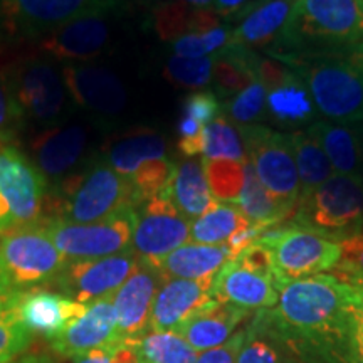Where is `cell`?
Wrapping results in <instances>:
<instances>
[{
  "label": "cell",
  "instance_id": "6da1fadb",
  "mask_svg": "<svg viewBox=\"0 0 363 363\" xmlns=\"http://www.w3.org/2000/svg\"><path fill=\"white\" fill-rule=\"evenodd\" d=\"M267 316L274 328L311 342L353 343L358 316L355 286L333 274L291 281L281 286L278 305L267 310Z\"/></svg>",
  "mask_w": 363,
  "mask_h": 363
},
{
  "label": "cell",
  "instance_id": "7a4b0ae2",
  "mask_svg": "<svg viewBox=\"0 0 363 363\" xmlns=\"http://www.w3.org/2000/svg\"><path fill=\"white\" fill-rule=\"evenodd\" d=\"M274 59L305 81L320 115L345 125L363 120V44Z\"/></svg>",
  "mask_w": 363,
  "mask_h": 363
},
{
  "label": "cell",
  "instance_id": "3957f363",
  "mask_svg": "<svg viewBox=\"0 0 363 363\" xmlns=\"http://www.w3.org/2000/svg\"><path fill=\"white\" fill-rule=\"evenodd\" d=\"M357 44H363V0H294L283 38L267 56Z\"/></svg>",
  "mask_w": 363,
  "mask_h": 363
},
{
  "label": "cell",
  "instance_id": "277c9868",
  "mask_svg": "<svg viewBox=\"0 0 363 363\" xmlns=\"http://www.w3.org/2000/svg\"><path fill=\"white\" fill-rule=\"evenodd\" d=\"M57 217L54 219L91 224L136 208L142 203L133 184L108 165L96 162L59 184L56 194Z\"/></svg>",
  "mask_w": 363,
  "mask_h": 363
},
{
  "label": "cell",
  "instance_id": "5b68a950",
  "mask_svg": "<svg viewBox=\"0 0 363 363\" xmlns=\"http://www.w3.org/2000/svg\"><path fill=\"white\" fill-rule=\"evenodd\" d=\"M293 225L340 240L363 233V185L360 177L331 175L299 199Z\"/></svg>",
  "mask_w": 363,
  "mask_h": 363
},
{
  "label": "cell",
  "instance_id": "8992f818",
  "mask_svg": "<svg viewBox=\"0 0 363 363\" xmlns=\"http://www.w3.org/2000/svg\"><path fill=\"white\" fill-rule=\"evenodd\" d=\"M269 252L279 288L291 281L325 274L338 264L342 244L303 227H269L256 240Z\"/></svg>",
  "mask_w": 363,
  "mask_h": 363
},
{
  "label": "cell",
  "instance_id": "52a82bcc",
  "mask_svg": "<svg viewBox=\"0 0 363 363\" xmlns=\"http://www.w3.org/2000/svg\"><path fill=\"white\" fill-rule=\"evenodd\" d=\"M211 296L247 311L272 310L279 301V284L274 278L269 252L254 242L229 261L212 281Z\"/></svg>",
  "mask_w": 363,
  "mask_h": 363
},
{
  "label": "cell",
  "instance_id": "ba28073f",
  "mask_svg": "<svg viewBox=\"0 0 363 363\" xmlns=\"http://www.w3.org/2000/svg\"><path fill=\"white\" fill-rule=\"evenodd\" d=\"M67 259L40 224L11 230L0 239V276L9 291L56 279Z\"/></svg>",
  "mask_w": 363,
  "mask_h": 363
},
{
  "label": "cell",
  "instance_id": "9c48e42d",
  "mask_svg": "<svg viewBox=\"0 0 363 363\" xmlns=\"http://www.w3.org/2000/svg\"><path fill=\"white\" fill-rule=\"evenodd\" d=\"M247 160L257 179L274 201L294 214L299 201V177L289 133L274 131L262 125L240 126Z\"/></svg>",
  "mask_w": 363,
  "mask_h": 363
},
{
  "label": "cell",
  "instance_id": "30bf717a",
  "mask_svg": "<svg viewBox=\"0 0 363 363\" xmlns=\"http://www.w3.org/2000/svg\"><path fill=\"white\" fill-rule=\"evenodd\" d=\"M4 76L22 120L45 128L59 125L66 115L69 94L65 79L51 62L26 59L12 66Z\"/></svg>",
  "mask_w": 363,
  "mask_h": 363
},
{
  "label": "cell",
  "instance_id": "8fae6325",
  "mask_svg": "<svg viewBox=\"0 0 363 363\" xmlns=\"http://www.w3.org/2000/svg\"><path fill=\"white\" fill-rule=\"evenodd\" d=\"M48 180L16 147L0 150V234L40 222Z\"/></svg>",
  "mask_w": 363,
  "mask_h": 363
},
{
  "label": "cell",
  "instance_id": "7c38bea8",
  "mask_svg": "<svg viewBox=\"0 0 363 363\" xmlns=\"http://www.w3.org/2000/svg\"><path fill=\"white\" fill-rule=\"evenodd\" d=\"M40 224L67 261L98 259L130 251L135 208L91 224H74L59 219H45Z\"/></svg>",
  "mask_w": 363,
  "mask_h": 363
},
{
  "label": "cell",
  "instance_id": "4fadbf2b",
  "mask_svg": "<svg viewBox=\"0 0 363 363\" xmlns=\"http://www.w3.org/2000/svg\"><path fill=\"white\" fill-rule=\"evenodd\" d=\"M138 262L140 257L133 249L98 259L67 261L56 278V286L72 301L91 305L98 299L111 298L138 267Z\"/></svg>",
  "mask_w": 363,
  "mask_h": 363
},
{
  "label": "cell",
  "instance_id": "5bb4252c",
  "mask_svg": "<svg viewBox=\"0 0 363 363\" xmlns=\"http://www.w3.org/2000/svg\"><path fill=\"white\" fill-rule=\"evenodd\" d=\"M190 242V220L177 211L165 194L143 201L135 208L131 249L140 259L155 262Z\"/></svg>",
  "mask_w": 363,
  "mask_h": 363
},
{
  "label": "cell",
  "instance_id": "9a60e30c",
  "mask_svg": "<svg viewBox=\"0 0 363 363\" xmlns=\"http://www.w3.org/2000/svg\"><path fill=\"white\" fill-rule=\"evenodd\" d=\"M118 6L120 0H0L9 24L27 35L48 34L79 17L110 12Z\"/></svg>",
  "mask_w": 363,
  "mask_h": 363
},
{
  "label": "cell",
  "instance_id": "2e32d148",
  "mask_svg": "<svg viewBox=\"0 0 363 363\" xmlns=\"http://www.w3.org/2000/svg\"><path fill=\"white\" fill-rule=\"evenodd\" d=\"M162 281L155 267L140 259L138 267L111 296L121 342H135L150 331L153 301Z\"/></svg>",
  "mask_w": 363,
  "mask_h": 363
},
{
  "label": "cell",
  "instance_id": "e0dca14e",
  "mask_svg": "<svg viewBox=\"0 0 363 363\" xmlns=\"http://www.w3.org/2000/svg\"><path fill=\"white\" fill-rule=\"evenodd\" d=\"M62 79L72 103L91 115L115 118L125 110L126 91L115 72L91 65H67Z\"/></svg>",
  "mask_w": 363,
  "mask_h": 363
},
{
  "label": "cell",
  "instance_id": "ac0fdd59",
  "mask_svg": "<svg viewBox=\"0 0 363 363\" xmlns=\"http://www.w3.org/2000/svg\"><path fill=\"white\" fill-rule=\"evenodd\" d=\"M9 299L21 323L33 335H43L49 340L59 337L88 308L65 294L44 289L9 291Z\"/></svg>",
  "mask_w": 363,
  "mask_h": 363
},
{
  "label": "cell",
  "instance_id": "d6986e66",
  "mask_svg": "<svg viewBox=\"0 0 363 363\" xmlns=\"http://www.w3.org/2000/svg\"><path fill=\"white\" fill-rule=\"evenodd\" d=\"M118 342L121 340L118 335L113 298H104L88 305L78 320L72 321L59 337L51 340V345L59 355L78 358Z\"/></svg>",
  "mask_w": 363,
  "mask_h": 363
},
{
  "label": "cell",
  "instance_id": "ffe728a7",
  "mask_svg": "<svg viewBox=\"0 0 363 363\" xmlns=\"http://www.w3.org/2000/svg\"><path fill=\"white\" fill-rule=\"evenodd\" d=\"M110 34L108 12L93 13L48 33L40 43V48L57 61L83 65L103 51Z\"/></svg>",
  "mask_w": 363,
  "mask_h": 363
},
{
  "label": "cell",
  "instance_id": "44dd1931",
  "mask_svg": "<svg viewBox=\"0 0 363 363\" xmlns=\"http://www.w3.org/2000/svg\"><path fill=\"white\" fill-rule=\"evenodd\" d=\"M86 147L88 135L83 126L74 123L56 125L35 138L33 143V162L45 180L61 184L83 160Z\"/></svg>",
  "mask_w": 363,
  "mask_h": 363
},
{
  "label": "cell",
  "instance_id": "7402d4cb",
  "mask_svg": "<svg viewBox=\"0 0 363 363\" xmlns=\"http://www.w3.org/2000/svg\"><path fill=\"white\" fill-rule=\"evenodd\" d=\"M212 281L163 279L153 301L150 330L177 331L212 301Z\"/></svg>",
  "mask_w": 363,
  "mask_h": 363
},
{
  "label": "cell",
  "instance_id": "603a6c76",
  "mask_svg": "<svg viewBox=\"0 0 363 363\" xmlns=\"http://www.w3.org/2000/svg\"><path fill=\"white\" fill-rule=\"evenodd\" d=\"M294 0H261L233 29L230 43L249 51L269 52L283 38Z\"/></svg>",
  "mask_w": 363,
  "mask_h": 363
},
{
  "label": "cell",
  "instance_id": "cb8c5ba5",
  "mask_svg": "<svg viewBox=\"0 0 363 363\" xmlns=\"http://www.w3.org/2000/svg\"><path fill=\"white\" fill-rule=\"evenodd\" d=\"M251 311L212 299L208 305L189 318L177 333L199 353L220 347L238 331Z\"/></svg>",
  "mask_w": 363,
  "mask_h": 363
},
{
  "label": "cell",
  "instance_id": "d4e9b609",
  "mask_svg": "<svg viewBox=\"0 0 363 363\" xmlns=\"http://www.w3.org/2000/svg\"><path fill=\"white\" fill-rule=\"evenodd\" d=\"M320 116L313 96L296 72L283 84L266 91V120L289 133L310 128Z\"/></svg>",
  "mask_w": 363,
  "mask_h": 363
},
{
  "label": "cell",
  "instance_id": "484cf974",
  "mask_svg": "<svg viewBox=\"0 0 363 363\" xmlns=\"http://www.w3.org/2000/svg\"><path fill=\"white\" fill-rule=\"evenodd\" d=\"M233 259V252L227 244L207 246V244L187 242L162 259L147 262L160 272L163 279L206 281L214 279L217 272Z\"/></svg>",
  "mask_w": 363,
  "mask_h": 363
},
{
  "label": "cell",
  "instance_id": "4316f807",
  "mask_svg": "<svg viewBox=\"0 0 363 363\" xmlns=\"http://www.w3.org/2000/svg\"><path fill=\"white\" fill-rule=\"evenodd\" d=\"M163 194L190 222L199 219L217 203L214 194L208 187L202 160L197 158H185L177 163L174 175Z\"/></svg>",
  "mask_w": 363,
  "mask_h": 363
},
{
  "label": "cell",
  "instance_id": "83f0119b",
  "mask_svg": "<svg viewBox=\"0 0 363 363\" xmlns=\"http://www.w3.org/2000/svg\"><path fill=\"white\" fill-rule=\"evenodd\" d=\"M308 131L320 142L335 174L360 177L363 169V128L316 121Z\"/></svg>",
  "mask_w": 363,
  "mask_h": 363
},
{
  "label": "cell",
  "instance_id": "f1b7e54d",
  "mask_svg": "<svg viewBox=\"0 0 363 363\" xmlns=\"http://www.w3.org/2000/svg\"><path fill=\"white\" fill-rule=\"evenodd\" d=\"M222 17L217 16L214 9L194 7L182 2H163L153 11V27L163 40L184 38L189 34L206 33L216 29Z\"/></svg>",
  "mask_w": 363,
  "mask_h": 363
},
{
  "label": "cell",
  "instance_id": "f546056e",
  "mask_svg": "<svg viewBox=\"0 0 363 363\" xmlns=\"http://www.w3.org/2000/svg\"><path fill=\"white\" fill-rule=\"evenodd\" d=\"M153 158H167L165 138L153 130H138L113 145L108 153V165L130 179L142 163Z\"/></svg>",
  "mask_w": 363,
  "mask_h": 363
},
{
  "label": "cell",
  "instance_id": "4dcf8cb0",
  "mask_svg": "<svg viewBox=\"0 0 363 363\" xmlns=\"http://www.w3.org/2000/svg\"><path fill=\"white\" fill-rule=\"evenodd\" d=\"M289 140H291L294 160L298 167L299 189H301L299 199H303L321 184H325L331 175H335V170L320 142L308 128L289 133Z\"/></svg>",
  "mask_w": 363,
  "mask_h": 363
},
{
  "label": "cell",
  "instance_id": "1f68e13d",
  "mask_svg": "<svg viewBox=\"0 0 363 363\" xmlns=\"http://www.w3.org/2000/svg\"><path fill=\"white\" fill-rule=\"evenodd\" d=\"M234 206H238L244 217L254 225L274 227L283 224L288 217H291V214L281 207L274 201V197L264 189L249 160H246V180H244L242 190H240Z\"/></svg>",
  "mask_w": 363,
  "mask_h": 363
},
{
  "label": "cell",
  "instance_id": "d6a6232c",
  "mask_svg": "<svg viewBox=\"0 0 363 363\" xmlns=\"http://www.w3.org/2000/svg\"><path fill=\"white\" fill-rule=\"evenodd\" d=\"M249 222L234 203L217 202L211 211L190 222V240L195 244H227Z\"/></svg>",
  "mask_w": 363,
  "mask_h": 363
},
{
  "label": "cell",
  "instance_id": "836d02e7",
  "mask_svg": "<svg viewBox=\"0 0 363 363\" xmlns=\"http://www.w3.org/2000/svg\"><path fill=\"white\" fill-rule=\"evenodd\" d=\"M133 343L142 363H194L199 352L177 331L150 330Z\"/></svg>",
  "mask_w": 363,
  "mask_h": 363
},
{
  "label": "cell",
  "instance_id": "e575fe53",
  "mask_svg": "<svg viewBox=\"0 0 363 363\" xmlns=\"http://www.w3.org/2000/svg\"><path fill=\"white\" fill-rule=\"evenodd\" d=\"M202 158H227V160H247L240 126L227 118L224 113L216 116L203 130Z\"/></svg>",
  "mask_w": 363,
  "mask_h": 363
},
{
  "label": "cell",
  "instance_id": "d590c367",
  "mask_svg": "<svg viewBox=\"0 0 363 363\" xmlns=\"http://www.w3.org/2000/svg\"><path fill=\"white\" fill-rule=\"evenodd\" d=\"M208 187L217 202L234 203L238 201L244 180H246V160H227V158H202Z\"/></svg>",
  "mask_w": 363,
  "mask_h": 363
},
{
  "label": "cell",
  "instance_id": "8d00e7d4",
  "mask_svg": "<svg viewBox=\"0 0 363 363\" xmlns=\"http://www.w3.org/2000/svg\"><path fill=\"white\" fill-rule=\"evenodd\" d=\"M216 57H180L174 54L165 65V78L179 88L201 91L212 83Z\"/></svg>",
  "mask_w": 363,
  "mask_h": 363
},
{
  "label": "cell",
  "instance_id": "74e56055",
  "mask_svg": "<svg viewBox=\"0 0 363 363\" xmlns=\"http://www.w3.org/2000/svg\"><path fill=\"white\" fill-rule=\"evenodd\" d=\"M220 113L238 126L257 125L266 121V89L259 81H254L246 89L222 103Z\"/></svg>",
  "mask_w": 363,
  "mask_h": 363
},
{
  "label": "cell",
  "instance_id": "f35d334b",
  "mask_svg": "<svg viewBox=\"0 0 363 363\" xmlns=\"http://www.w3.org/2000/svg\"><path fill=\"white\" fill-rule=\"evenodd\" d=\"M33 342V333L21 323L11 305L9 293L0 298V363L21 357Z\"/></svg>",
  "mask_w": 363,
  "mask_h": 363
},
{
  "label": "cell",
  "instance_id": "ab89813d",
  "mask_svg": "<svg viewBox=\"0 0 363 363\" xmlns=\"http://www.w3.org/2000/svg\"><path fill=\"white\" fill-rule=\"evenodd\" d=\"M238 363H284L283 353L271 340L261 311L246 328V340L239 352Z\"/></svg>",
  "mask_w": 363,
  "mask_h": 363
},
{
  "label": "cell",
  "instance_id": "60d3db41",
  "mask_svg": "<svg viewBox=\"0 0 363 363\" xmlns=\"http://www.w3.org/2000/svg\"><path fill=\"white\" fill-rule=\"evenodd\" d=\"M233 40V29L219 26L206 33L189 34L172 43L175 56L180 57H207L219 56Z\"/></svg>",
  "mask_w": 363,
  "mask_h": 363
},
{
  "label": "cell",
  "instance_id": "b9f144b4",
  "mask_svg": "<svg viewBox=\"0 0 363 363\" xmlns=\"http://www.w3.org/2000/svg\"><path fill=\"white\" fill-rule=\"evenodd\" d=\"M340 244H342V256L330 274L347 284L363 286V233L350 235Z\"/></svg>",
  "mask_w": 363,
  "mask_h": 363
},
{
  "label": "cell",
  "instance_id": "7bdbcfd3",
  "mask_svg": "<svg viewBox=\"0 0 363 363\" xmlns=\"http://www.w3.org/2000/svg\"><path fill=\"white\" fill-rule=\"evenodd\" d=\"M22 125L24 120L13 103L6 76L0 74V150L11 147L13 136Z\"/></svg>",
  "mask_w": 363,
  "mask_h": 363
},
{
  "label": "cell",
  "instance_id": "ee69618b",
  "mask_svg": "<svg viewBox=\"0 0 363 363\" xmlns=\"http://www.w3.org/2000/svg\"><path fill=\"white\" fill-rule=\"evenodd\" d=\"M222 104L219 101V96L211 89H201L194 91L184 99L182 104V116H189L192 120L199 121V123L206 126L211 123L216 116L220 115Z\"/></svg>",
  "mask_w": 363,
  "mask_h": 363
},
{
  "label": "cell",
  "instance_id": "f6af8a7d",
  "mask_svg": "<svg viewBox=\"0 0 363 363\" xmlns=\"http://www.w3.org/2000/svg\"><path fill=\"white\" fill-rule=\"evenodd\" d=\"M74 360L76 363H142L133 343L130 342H118L103 350L86 353Z\"/></svg>",
  "mask_w": 363,
  "mask_h": 363
},
{
  "label": "cell",
  "instance_id": "bcb514c9",
  "mask_svg": "<svg viewBox=\"0 0 363 363\" xmlns=\"http://www.w3.org/2000/svg\"><path fill=\"white\" fill-rule=\"evenodd\" d=\"M293 74V69L281 62L279 59L271 56H259L256 65V78L264 86L266 91H269L276 86L283 84L289 76Z\"/></svg>",
  "mask_w": 363,
  "mask_h": 363
},
{
  "label": "cell",
  "instance_id": "7dc6e473",
  "mask_svg": "<svg viewBox=\"0 0 363 363\" xmlns=\"http://www.w3.org/2000/svg\"><path fill=\"white\" fill-rule=\"evenodd\" d=\"M246 340V330H239L224 345L212 348V350L199 353L194 363H238L240 348Z\"/></svg>",
  "mask_w": 363,
  "mask_h": 363
},
{
  "label": "cell",
  "instance_id": "c3c4849f",
  "mask_svg": "<svg viewBox=\"0 0 363 363\" xmlns=\"http://www.w3.org/2000/svg\"><path fill=\"white\" fill-rule=\"evenodd\" d=\"M261 0H214L212 9L222 19H230V17H242L259 4Z\"/></svg>",
  "mask_w": 363,
  "mask_h": 363
},
{
  "label": "cell",
  "instance_id": "681fc988",
  "mask_svg": "<svg viewBox=\"0 0 363 363\" xmlns=\"http://www.w3.org/2000/svg\"><path fill=\"white\" fill-rule=\"evenodd\" d=\"M353 353H355V362L363 363V313L358 308L355 335H353Z\"/></svg>",
  "mask_w": 363,
  "mask_h": 363
},
{
  "label": "cell",
  "instance_id": "f907efd6",
  "mask_svg": "<svg viewBox=\"0 0 363 363\" xmlns=\"http://www.w3.org/2000/svg\"><path fill=\"white\" fill-rule=\"evenodd\" d=\"M170 2L189 4V6L202 7V9H212V6H214V0H170Z\"/></svg>",
  "mask_w": 363,
  "mask_h": 363
},
{
  "label": "cell",
  "instance_id": "816d5d0a",
  "mask_svg": "<svg viewBox=\"0 0 363 363\" xmlns=\"http://www.w3.org/2000/svg\"><path fill=\"white\" fill-rule=\"evenodd\" d=\"M11 363H51V360L43 355H26L21 357L19 360H13Z\"/></svg>",
  "mask_w": 363,
  "mask_h": 363
},
{
  "label": "cell",
  "instance_id": "f5cc1de1",
  "mask_svg": "<svg viewBox=\"0 0 363 363\" xmlns=\"http://www.w3.org/2000/svg\"><path fill=\"white\" fill-rule=\"evenodd\" d=\"M355 296H357V305L363 313V286H355Z\"/></svg>",
  "mask_w": 363,
  "mask_h": 363
},
{
  "label": "cell",
  "instance_id": "db71d44e",
  "mask_svg": "<svg viewBox=\"0 0 363 363\" xmlns=\"http://www.w3.org/2000/svg\"><path fill=\"white\" fill-rule=\"evenodd\" d=\"M7 293H9V288H7V284L4 283L2 276H0V298H4V296H6Z\"/></svg>",
  "mask_w": 363,
  "mask_h": 363
},
{
  "label": "cell",
  "instance_id": "11a10c76",
  "mask_svg": "<svg viewBox=\"0 0 363 363\" xmlns=\"http://www.w3.org/2000/svg\"><path fill=\"white\" fill-rule=\"evenodd\" d=\"M360 179H362V185H363V169H362V175H360Z\"/></svg>",
  "mask_w": 363,
  "mask_h": 363
}]
</instances>
